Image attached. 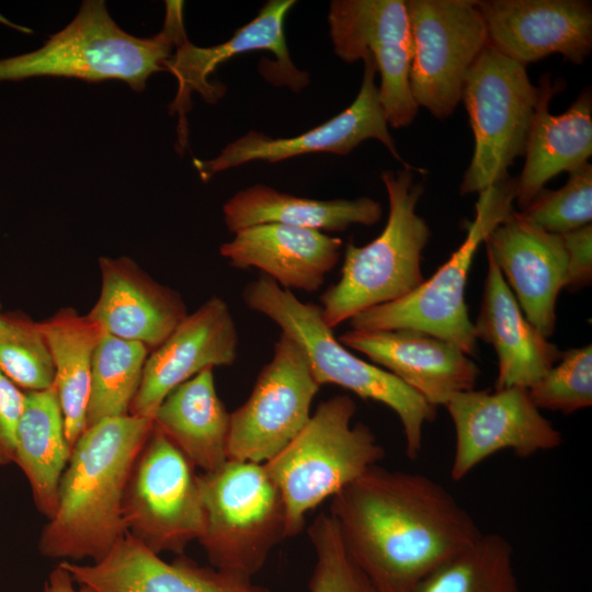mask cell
I'll list each match as a JSON object with an SVG mask.
<instances>
[{
  "label": "cell",
  "mask_w": 592,
  "mask_h": 592,
  "mask_svg": "<svg viewBox=\"0 0 592 592\" xmlns=\"http://www.w3.org/2000/svg\"><path fill=\"white\" fill-rule=\"evenodd\" d=\"M329 514L376 592H412L482 534L440 482L378 465L333 496Z\"/></svg>",
  "instance_id": "1"
},
{
  "label": "cell",
  "mask_w": 592,
  "mask_h": 592,
  "mask_svg": "<svg viewBox=\"0 0 592 592\" xmlns=\"http://www.w3.org/2000/svg\"><path fill=\"white\" fill-rule=\"evenodd\" d=\"M152 428L151 418L133 414L86 428L62 474L56 512L42 531L43 556L95 562L125 536V489Z\"/></svg>",
  "instance_id": "2"
},
{
  "label": "cell",
  "mask_w": 592,
  "mask_h": 592,
  "mask_svg": "<svg viewBox=\"0 0 592 592\" xmlns=\"http://www.w3.org/2000/svg\"><path fill=\"white\" fill-rule=\"evenodd\" d=\"M182 9V2L167 1L163 29L141 38L121 29L104 1H84L75 19L42 47L0 59V81L33 77L114 79L140 92L151 75L166 70L164 62L185 34Z\"/></svg>",
  "instance_id": "3"
},
{
  "label": "cell",
  "mask_w": 592,
  "mask_h": 592,
  "mask_svg": "<svg viewBox=\"0 0 592 592\" xmlns=\"http://www.w3.org/2000/svg\"><path fill=\"white\" fill-rule=\"evenodd\" d=\"M241 297L300 345L320 386L337 385L390 408L402 426L406 455H420L424 425L435 419L436 407L391 373L352 354L323 321L320 305L300 300L261 273L246 284Z\"/></svg>",
  "instance_id": "4"
},
{
  "label": "cell",
  "mask_w": 592,
  "mask_h": 592,
  "mask_svg": "<svg viewBox=\"0 0 592 592\" xmlns=\"http://www.w3.org/2000/svg\"><path fill=\"white\" fill-rule=\"evenodd\" d=\"M413 171L422 172L403 168L382 173L389 202L385 228L365 246L346 243L339 281L319 297L322 319L331 329L407 296L424 282L422 252L431 230L417 213L424 187Z\"/></svg>",
  "instance_id": "5"
},
{
  "label": "cell",
  "mask_w": 592,
  "mask_h": 592,
  "mask_svg": "<svg viewBox=\"0 0 592 592\" xmlns=\"http://www.w3.org/2000/svg\"><path fill=\"white\" fill-rule=\"evenodd\" d=\"M355 413L349 395L322 401L296 437L264 463L285 504L287 537L301 532L311 510L385 457L371 428L352 423Z\"/></svg>",
  "instance_id": "6"
},
{
  "label": "cell",
  "mask_w": 592,
  "mask_h": 592,
  "mask_svg": "<svg viewBox=\"0 0 592 592\" xmlns=\"http://www.w3.org/2000/svg\"><path fill=\"white\" fill-rule=\"evenodd\" d=\"M204 525L197 539L212 567L252 579L284 538L286 511L264 464L228 459L200 475Z\"/></svg>",
  "instance_id": "7"
},
{
  "label": "cell",
  "mask_w": 592,
  "mask_h": 592,
  "mask_svg": "<svg viewBox=\"0 0 592 592\" xmlns=\"http://www.w3.org/2000/svg\"><path fill=\"white\" fill-rule=\"evenodd\" d=\"M515 192L510 175L479 192L475 217L467 221L466 237L449 259L407 296L351 318V329L421 331L475 355L477 338L465 300L468 273L480 244L514 212Z\"/></svg>",
  "instance_id": "8"
},
{
  "label": "cell",
  "mask_w": 592,
  "mask_h": 592,
  "mask_svg": "<svg viewBox=\"0 0 592 592\" xmlns=\"http://www.w3.org/2000/svg\"><path fill=\"white\" fill-rule=\"evenodd\" d=\"M540 94L526 66L486 45L462 91L475 140L462 194L479 193L509 175L508 168L524 155Z\"/></svg>",
  "instance_id": "9"
},
{
  "label": "cell",
  "mask_w": 592,
  "mask_h": 592,
  "mask_svg": "<svg viewBox=\"0 0 592 592\" xmlns=\"http://www.w3.org/2000/svg\"><path fill=\"white\" fill-rule=\"evenodd\" d=\"M123 519L127 533L158 555H181L202 535L200 475L155 425L132 467Z\"/></svg>",
  "instance_id": "10"
},
{
  "label": "cell",
  "mask_w": 592,
  "mask_h": 592,
  "mask_svg": "<svg viewBox=\"0 0 592 592\" xmlns=\"http://www.w3.org/2000/svg\"><path fill=\"white\" fill-rule=\"evenodd\" d=\"M414 102L439 119L462 101L467 72L488 44L486 22L474 0H408Z\"/></svg>",
  "instance_id": "11"
},
{
  "label": "cell",
  "mask_w": 592,
  "mask_h": 592,
  "mask_svg": "<svg viewBox=\"0 0 592 592\" xmlns=\"http://www.w3.org/2000/svg\"><path fill=\"white\" fill-rule=\"evenodd\" d=\"M320 387L304 350L281 332L249 398L230 412L228 459L264 464L273 458L309 421Z\"/></svg>",
  "instance_id": "12"
},
{
  "label": "cell",
  "mask_w": 592,
  "mask_h": 592,
  "mask_svg": "<svg viewBox=\"0 0 592 592\" xmlns=\"http://www.w3.org/2000/svg\"><path fill=\"white\" fill-rule=\"evenodd\" d=\"M335 55L346 62L373 57L388 125L409 126L419 106L410 90L412 39L406 1L333 0L328 14Z\"/></svg>",
  "instance_id": "13"
},
{
  "label": "cell",
  "mask_w": 592,
  "mask_h": 592,
  "mask_svg": "<svg viewBox=\"0 0 592 592\" xmlns=\"http://www.w3.org/2000/svg\"><path fill=\"white\" fill-rule=\"evenodd\" d=\"M444 407L455 430L451 467L455 481L500 451L530 457L562 444L561 433L542 414L524 387L469 389L452 396Z\"/></svg>",
  "instance_id": "14"
},
{
  "label": "cell",
  "mask_w": 592,
  "mask_h": 592,
  "mask_svg": "<svg viewBox=\"0 0 592 592\" xmlns=\"http://www.w3.org/2000/svg\"><path fill=\"white\" fill-rule=\"evenodd\" d=\"M364 73L361 88L353 103L326 123L304 134L273 138L263 133L250 130L228 144L220 153L209 160L193 159V164L203 181L216 173L255 160L277 162L292 157L331 152L348 155L363 140H379L403 168L414 169L398 153L380 103L377 72L371 55L363 58Z\"/></svg>",
  "instance_id": "15"
},
{
  "label": "cell",
  "mask_w": 592,
  "mask_h": 592,
  "mask_svg": "<svg viewBox=\"0 0 592 592\" xmlns=\"http://www.w3.org/2000/svg\"><path fill=\"white\" fill-rule=\"evenodd\" d=\"M294 4V0L267 1L253 20L239 27L229 39L215 46H195L185 34L178 39L174 52L164 62V69L178 80V94L170 109L171 112H179L180 124L190 107L193 91L207 102H216L225 94L226 88L209 82L208 76L218 65L238 54L262 49L271 52L276 60H270L267 66L260 68L267 81L287 86L294 92L307 86L308 75L294 66L284 35V20Z\"/></svg>",
  "instance_id": "16"
},
{
  "label": "cell",
  "mask_w": 592,
  "mask_h": 592,
  "mask_svg": "<svg viewBox=\"0 0 592 592\" xmlns=\"http://www.w3.org/2000/svg\"><path fill=\"white\" fill-rule=\"evenodd\" d=\"M238 346V331L228 304L212 296L149 353L129 414L152 419L160 403L179 385L206 368L232 365Z\"/></svg>",
  "instance_id": "17"
},
{
  "label": "cell",
  "mask_w": 592,
  "mask_h": 592,
  "mask_svg": "<svg viewBox=\"0 0 592 592\" xmlns=\"http://www.w3.org/2000/svg\"><path fill=\"white\" fill-rule=\"evenodd\" d=\"M488 44L526 66L560 54L581 65L592 49V7L582 0L477 1Z\"/></svg>",
  "instance_id": "18"
},
{
  "label": "cell",
  "mask_w": 592,
  "mask_h": 592,
  "mask_svg": "<svg viewBox=\"0 0 592 592\" xmlns=\"http://www.w3.org/2000/svg\"><path fill=\"white\" fill-rule=\"evenodd\" d=\"M339 341L365 354L436 408L455 394L474 389L480 374L459 346L421 331L351 329Z\"/></svg>",
  "instance_id": "19"
},
{
  "label": "cell",
  "mask_w": 592,
  "mask_h": 592,
  "mask_svg": "<svg viewBox=\"0 0 592 592\" xmlns=\"http://www.w3.org/2000/svg\"><path fill=\"white\" fill-rule=\"evenodd\" d=\"M485 243L526 319L549 338L556 328L557 297L567 278L562 236L539 229L513 212Z\"/></svg>",
  "instance_id": "20"
},
{
  "label": "cell",
  "mask_w": 592,
  "mask_h": 592,
  "mask_svg": "<svg viewBox=\"0 0 592 592\" xmlns=\"http://www.w3.org/2000/svg\"><path fill=\"white\" fill-rule=\"evenodd\" d=\"M80 585L94 592H272L246 579L200 566L180 556L171 562L128 533L99 561L59 562Z\"/></svg>",
  "instance_id": "21"
},
{
  "label": "cell",
  "mask_w": 592,
  "mask_h": 592,
  "mask_svg": "<svg viewBox=\"0 0 592 592\" xmlns=\"http://www.w3.org/2000/svg\"><path fill=\"white\" fill-rule=\"evenodd\" d=\"M101 289L88 316L111 335L151 352L189 315L179 292L160 284L128 257L99 259Z\"/></svg>",
  "instance_id": "22"
},
{
  "label": "cell",
  "mask_w": 592,
  "mask_h": 592,
  "mask_svg": "<svg viewBox=\"0 0 592 592\" xmlns=\"http://www.w3.org/2000/svg\"><path fill=\"white\" fill-rule=\"evenodd\" d=\"M219 253L239 270L257 269L285 289L318 291L333 270L343 241L326 232L282 224L243 228Z\"/></svg>",
  "instance_id": "23"
},
{
  "label": "cell",
  "mask_w": 592,
  "mask_h": 592,
  "mask_svg": "<svg viewBox=\"0 0 592 592\" xmlns=\"http://www.w3.org/2000/svg\"><path fill=\"white\" fill-rule=\"evenodd\" d=\"M487 260L481 305L473 322L475 335L496 350L494 389H528L560 360L561 351L526 319L489 253Z\"/></svg>",
  "instance_id": "24"
},
{
  "label": "cell",
  "mask_w": 592,
  "mask_h": 592,
  "mask_svg": "<svg viewBox=\"0 0 592 592\" xmlns=\"http://www.w3.org/2000/svg\"><path fill=\"white\" fill-rule=\"evenodd\" d=\"M542 94L525 146V162L515 179V201L521 209L561 172H572L592 155V96L585 88L559 115L549 112L555 84L549 76L540 81Z\"/></svg>",
  "instance_id": "25"
},
{
  "label": "cell",
  "mask_w": 592,
  "mask_h": 592,
  "mask_svg": "<svg viewBox=\"0 0 592 592\" xmlns=\"http://www.w3.org/2000/svg\"><path fill=\"white\" fill-rule=\"evenodd\" d=\"M213 369L174 388L152 415L153 425L202 473L228 460L230 412L216 391Z\"/></svg>",
  "instance_id": "26"
},
{
  "label": "cell",
  "mask_w": 592,
  "mask_h": 592,
  "mask_svg": "<svg viewBox=\"0 0 592 592\" xmlns=\"http://www.w3.org/2000/svg\"><path fill=\"white\" fill-rule=\"evenodd\" d=\"M227 229L235 234L261 224H282L319 231H344L352 225L372 226L380 220L379 202L362 196L353 200H315L255 184L238 191L223 206Z\"/></svg>",
  "instance_id": "27"
},
{
  "label": "cell",
  "mask_w": 592,
  "mask_h": 592,
  "mask_svg": "<svg viewBox=\"0 0 592 592\" xmlns=\"http://www.w3.org/2000/svg\"><path fill=\"white\" fill-rule=\"evenodd\" d=\"M70 455L55 385L25 391L13 463L25 475L37 510L48 520L56 512L59 485Z\"/></svg>",
  "instance_id": "28"
},
{
  "label": "cell",
  "mask_w": 592,
  "mask_h": 592,
  "mask_svg": "<svg viewBox=\"0 0 592 592\" xmlns=\"http://www.w3.org/2000/svg\"><path fill=\"white\" fill-rule=\"evenodd\" d=\"M39 327L53 356L54 385L72 451L87 426L93 353L106 332L88 315H79L71 307L59 309L41 321Z\"/></svg>",
  "instance_id": "29"
},
{
  "label": "cell",
  "mask_w": 592,
  "mask_h": 592,
  "mask_svg": "<svg viewBox=\"0 0 592 592\" xmlns=\"http://www.w3.org/2000/svg\"><path fill=\"white\" fill-rule=\"evenodd\" d=\"M412 592H521L512 545L500 534L482 533L421 580Z\"/></svg>",
  "instance_id": "30"
},
{
  "label": "cell",
  "mask_w": 592,
  "mask_h": 592,
  "mask_svg": "<svg viewBox=\"0 0 592 592\" xmlns=\"http://www.w3.org/2000/svg\"><path fill=\"white\" fill-rule=\"evenodd\" d=\"M150 351L144 344L105 333L92 358L87 426L129 414Z\"/></svg>",
  "instance_id": "31"
},
{
  "label": "cell",
  "mask_w": 592,
  "mask_h": 592,
  "mask_svg": "<svg viewBox=\"0 0 592 592\" xmlns=\"http://www.w3.org/2000/svg\"><path fill=\"white\" fill-rule=\"evenodd\" d=\"M0 371L26 391L54 385L55 366L39 322L23 312L0 315Z\"/></svg>",
  "instance_id": "32"
},
{
  "label": "cell",
  "mask_w": 592,
  "mask_h": 592,
  "mask_svg": "<svg viewBox=\"0 0 592 592\" xmlns=\"http://www.w3.org/2000/svg\"><path fill=\"white\" fill-rule=\"evenodd\" d=\"M519 215L526 223L556 235L591 224V163L587 162L570 172L566 184L560 189H543Z\"/></svg>",
  "instance_id": "33"
},
{
  "label": "cell",
  "mask_w": 592,
  "mask_h": 592,
  "mask_svg": "<svg viewBox=\"0 0 592 592\" xmlns=\"http://www.w3.org/2000/svg\"><path fill=\"white\" fill-rule=\"evenodd\" d=\"M539 410L570 414L592 405V346L561 352L560 360L528 388Z\"/></svg>",
  "instance_id": "34"
},
{
  "label": "cell",
  "mask_w": 592,
  "mask_h": 592,
  "mask_svg": "<svg viewBox=\"0 0 592 592\" xmlns=\"http://www.w3.org/2000/svg\"><path fill=\"white\" fill-rule=\"evenodd\" d=\"M316 561L309 592H376L350 557L329 513H320L308 527Z\"/></svg>",
  "instance_id": "35"
},
{
  "label": "cell",
  "mask_w": 592,
  "mask_h": 592,
  "mask_svg": "<svg viewBox=\"0 0 592 592\" xmlns=\"http://www.w3.org/2000/svg\"><path fill=\"white\" fill-rule=\"evenodd\" d=\"M25 391L0 371V466L14 462L16 433Z\"/></svg>",
  "instance_id": "36"
},
{
  "label": "cell",
  "mask_w": 592,
  "mask_h": 592,
  "mask_svg": "<svg viewBox=\"0 0 592 592\" xmlns=\"http://www.w3.org/2000/svg\"><path fill=\"white\" fill-rule=\"evenodd\" d=\"M567 252V278L565 288L577 292L592 280V225L562 234Z\"/></svg>",
  "instance_id": "37"
},
{
  "label": "cell",
  "mask_w": 592,
  "mask_h": 592,
  "mask_svg": "<svg viewBox=\"0 0 592 592\" xmlns=\"http://www.w3.org/2000/svg\"><path fill=\"white\" fill-rule=\"evenodd\" d=\"M70 573L59 563L53 569L44 584V592H94L86 585L75 587Z\"/></svg>",
  "instance_id": "38"
},
{
  "label": "cell",
  "mask_w": 592,
  "mask_h": 592,
  "mask_svg": "<svg viewBox=\"0 0 592 592\" xmlns=\"http://www.w3.org/2000/svg\"><path fill=\"white\" fill-rule=\"evenodd\" d=\"M0 315H1V312H0Z\"/></svg>",
  "instance_id": "39"
}]
</instances>
